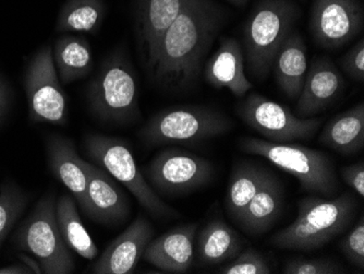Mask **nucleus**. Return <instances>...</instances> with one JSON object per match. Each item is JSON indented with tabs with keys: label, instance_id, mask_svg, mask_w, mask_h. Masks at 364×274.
<instances>
[{
	"label": "nucleus",
	"instance_id": "nucleus-1",
	"mask_svg": "<svg viewBox=\"0 0 364 274\" xmlns=\"http://www.w3.org/2000/svg\"><path fill=\"white\" fill-rule=\"evenodd\" d=\"M225 21V11L215 0H189L159 43L150 71L156 85L171 92L193 87Z\"/></svg>",
	"mask_w": 364,
	"mask_h": 274
},
{
	"label": "nucleus",
	"instance_id": "nucleus-2",
	"mask_svg": "<svg viewBox=\"0 0 364 274\" xmlns=\"http://www.w3.org/2000/svg\"><path fill=\"white\" fill-rule=\"evenodd\" d=\"M355 198L343 192L334 199L306 197L298 204L296 220L269 238L272 246L290 251L321 248L348 228L355 216Z\"/></svg>",
	"mask_w": 364,
	"mask_h": 274
},
{
	"label": "nucleus",
	"instance_id": "nucleus-3",
	"mask_svg": "<svg viewBox=\"0 0 364 274\" xmlns=\"http://www.w3.org/2000/svg\"><path fill=\"white\" fill-rule=\"evenodd\" d=\"M87 103L100 122L124 125L140 116L136 73L124 51L106 57L87 87Z\"/></svg>",
	"mask_w": 364,
	"mask_h": 274
},
{
	"label": "nucleus",
	"instance_id": "nucleus-4",
	"mask_svg": "<svg viewBox=\"0 0 364 274\" xmlns=\"http://www.w3.org/2000/svg\"><path fill=\"white\" fill-rule=\"evenodd\" d=\"M239 147L245 153L269 159L278 169L296 177L301 189L332 198L338 191L334 163L326 153L296 143H278L257 138H242Z\"/></svg>",
	"mask_w": 364,
	"mask_h": 274
},
{
	"label": "nucleus",
	"instance_id": "nucleus-5",
	"mask_svg": "<svg viewBox=\"0 0 364 274\" xmlns=\"http://www.w3.org/2000/svg\"><path fill=\"white\" fill-rule=\"evenodd\" d=\"M298 7L290 0H262L243 28L247 70L255 79H267L276 55L291 33Z\"/></svg>",
	"mask_w": 364,
	"mask_h": 274
},
{
	"label": "nucleus",
	"instance_id": "nucleus-6",
	"mask_svg": "<svg viewBox=\"0 0 364 274\" xmlns=\"http://www.w3.org/2000/svg\"><path fill=\"white\" fill-rule=\"evenodd\" d=\"M83 143L85 154L92 163L122 184L153 218H169L179 216L175 209L164 202L149 185L126 140L105 135L87 134Z\"/></svg>",
	"mask_w": 364,
	"mask_h": 274
},
{
	"label": "nucleus",
	"instance_id": "nucleus-7",
	"mask_svg": "<svg viewBox=\"0 0 364 274\" xmlns=\"http://www.w3.org/2000/svg\"><path fill=\"white\" fill-rule=\"evenodd\" d=\"M14 246L38 259L42 273L69 274L75 271L70 248L61 236L56 218L54 194L38 200L30 216L12 237Z\"/></svg>",
	"mask_w": 364,
	"mask_h": 274
},
{
	"label": "nucleus",
	"instance_id": "nucleus-8",
	"mask_svg": "<svg viewBox=\"0 0 364 274\" xmlns=\"http://www.w3.org/2000/svg\"><path fill=\"white\" fill-rule=\"evenodd\" d=\"M232 128L225 114L206 106H180L161 110L141 129L149 147L171 143H196L222 136Z\"/></svg>",
	"mask_w": 364,
	"mask_h": 274
},
{
	"label": "nucleus",
	"instance_id": "nucleus-9",
	"mask_svg": "<svg viewBox=\"0 0 364 274\" xmlns=\"http://www.w3.org/2000/svg\"><path fill=\"white\" fill-rule=\"evenodd\" d=\"M143 176L157 195H186L212 179L214 167L208 159L178 148L164 149L142 169Z\"/></svg>",
	"mask_w": 364,
	"mask_h": 274
},
{
	"label": "nucleus",
	"instance_id": "nucleus-10",
	"mask_svg": "<svg viewBox=\"0 0 364 274\" xmlns=\"http://www.w3.org/2000/svg\"><path fill=\"white\" fill-rule=\"evenodd\" d=\"M28 115L36 124L63 126L68 122V101L53 58V47H42L32 57L24 75Z\"/></svg>",
	"mask_w": 364,
	"mask_h": 274
},
{
	"label": "nucleus",
	"instance_id": "nucleus-11",
	"mask_svg": "<svg viewBox=\"0 0 364 274\" xmlns=\"http://www.w3.org/2000/svg\"><path fill=\"white\" fill-rule=\"evenodd\" d=\"M237 112L245 124L272 142L310 140L322 125L321 118L296 117L289 108L257 93L249 94Z\"/></svg>",
	"mask_w": 364,
	"mask_h": 274
},
{
	"label": "nucleus",
	"instance_id": "nucleus-12",
	"mask_svg": "<svg viewBox=\"0 0 364 274\" xmlns=\"http://www.w3.org/2000/svg\"><path fill=\"white\" fill-rule=\"evenodd\" d=\"M363 10L359 0H314L311 9L313 40L326 50H336L361 32Z\"/></svg>",
	"mask_w": 364,
	"mask_h": 274
},
{
	"label": "nucleus",
	"instance_id": "nucleus-13",
	"mask_svg": "<svg viewBox=\"0 0 364 274\" xmlns=\"http://www.w3.org/2000/svg\"><path fill=\"white\" fill-rule=\"evenodd\" d=\"M189 0H136L134 26L139 52L150 73L159 43Z\"/></svg>",
	"mask_w": 364,
	"mask_h": 274
},
{
	"label": "nucleus",
	"instance_id": "nucleus-14",
	"mask_svg": "<svg viewBox=\"0 0 364 274\" xmlns=\"http://www.w3.org/2000/svg\"><path fill=\"white\" fill-rule=\"evenodd\" d=\"M87 196L83 214L106 226L122 224L130 214V204L116 179L93 163L85 161Z\"/></svg>",
	"mask_w": 364,
	"mask_h": 274
},
{
	"label": "nucleus",
	"instance_id": "nucleus-15",
	"mask_svg": "<svg viewBox=\"0 0 364 274\" xmlns=\"http://www.w3.org/2000/svg\"><path fill=\"white\" fill-rule=\"evenodd\" d=\"M154 236L150 221L142 214L110 243L89 269L95 274H128L136 269L145 248Z\"/></svg>",
	"mask_w": 364,
	"mask_h": 274
},
{
	"label": "nucleus",
	"instance_id": "nucleus-16",
	"mask_svg": "<svg viewBox=\"0 0 364 274\" xmlns=\"http://www.w3.org/2000/svg\"><path fill=\"white\" fill-rule=\"evenodd\" d=\"M343 88V75L332 61L328 58L313 61L296 99L294 115L302 120L314 117L337 99Z\"/></svg>",
	"mask_w": 364,
	"mask_h": 274
},
{
	"label": "nucleus",
	"instance_id": "nucleus-17",
	"mask_svg": "<svg viewBox=\"0 0 364 274\" xmlns=\"http://www.w3.org/2000/svg\"><path fill=\"white\" fill-rule=\"evenodd\" d=\"M196 230L198 224L180 225L153 238L143 253V259L161 271L187 272L193 263Z\"/></svg>",
	"mask_w": 364,
	"mask_h": 274
},
{
	"label": "nucleus",
	"instance_id": "nucleus-18",
	"mask_svg": "<svg viewBox=\"0 0 364 274\" xmlns=\"http://www.w3.org/2000/svg\"><path fill=\"white\" fill-rule=\"evenodd\" d=\"M46 151L50 171L69 190L83 211L87 187L85 159L79 157L73 141L63 136L49 137Z\"/></svg>",
	"mask_w": 364,
	"mask_h": 274
},
{
	"label": "nucleus",
	"instance_id": "nucleus-19",
	"mask_svg": "<svg viewBox=\"0 0 364 274\" xmlns=\"http://www.w3.org/2000/svg\"><path fill=\"white\" fill-rule=\"evenodd\" d=\"M245 56L238 41L223 38L220 48L206 63L204 75L215 89H228L237 98H242L252 89L245 70Z\"/></svg>",
	"mask_w": 364,
	"mask_h": 274
},
{
	"label": "nucleus",
	"instance_id": "nucleus-20",
	"mask_svg": "<svg viewBox=\"0 0 364 274\" xmlns=\"http://www.w3.org/2000/svg\"><path fill=\"white\" fill-rule=\"evenodd\" d=\"M282 204L283 191L279 181L269 173L250 204H247L239 226L250 236L267 233L277 221Z\"/></svg>",
	"mask_w": 364,
	"mask_h": 274
},
{
	"label": "nucleus",
	"instance_id": "nucleus-21",
	"mask_svg": "<svg viewBox=\"0 0 364 274\" xmlns=\"http://www.w3.org/2000/svg\"><path fill=\"white\" fill-rule=\"evenodd\" d=\"M323 146L346 157L364 148V106L357 104L350 110L335 116L318 137Z\"/></svg>",
	"mask_w": 364,
	"mask_h": 274
},
{
	"label": "nucleus",
	"instance_id": "nucleus-22",
	"mask_svg": "<svg viewBox=\"0 0 364 274\" xmlns=\"http://www.w3.org/2000/svg\"><path fill=\"white\" fill-rule=\"evenodd\" d=\"M273 66L280 89L289 99H298L308 71L306 47L300 34L290 33L280 46Z\"/></svg>",
	"mask_w": 364,
	"mask_h": 274
},
{
	"label": "nucleus",
	"instance_id": "nucleus-23",
	"mask_svg": "<svg viewBox=\"0 0 364 274\" xmlns=\"http://www.w3.org/2000/svg\"><path fill=\"white\" fill-rule=\"evenodd\" d=\"M53 58L59 80L65 85L83 79L93 69L91 46L81 36H60L53 48Z\"/></svg>",
	"mask_w": 364,
	"mask_h": 274
},
{
	"label": "nucleus",
	"instance_id": "nucleus-24",
	"mask_svg": "<svg viewBox=\"0 0 364 274\" xmlns=\"http://www.w3.org/2000/svg\"><path fill=\"white\" fill-rule=\"evenodd\" d=\"M269 172L253 163H241L232 169L227 190L226 206L229 218L240 224L247 204H250Z\"/></svg>",
	"mask_w": 364,
	"mask_h": 274
},
{
	"label": "nucleus",
	"instance_id": "nucleus-25",
	"mask_svg": "<svg viewBox=\"0 0 364 274\" xmlns=\"http://www.w3.org/2000/svg\"><path fill=\"white\" fill-rule=\"evenodd\" d=\"M56 218L67 246L87 260H94L98 255L97 246L82 223L73 195H63L57 200Z\"/></svg>",
	"mask_w": 364,
	"mask_h": 274
},
{
	"label": "nucleus",
	"instance_id": "nucleus-26",
	"mask_svg": "<svg viewBox=\"0 0 364 274\" xmlns=\"http://www.w3.org/2000/svg\"><path fill=\"white\" fill-rule=\"evenodd\" d=\"M106 14L104 0H67L60 8L55 30L57 33L95 34L103 24Z\"/></svg>",
	"mask_w": 364,
	"mask_h": 274
},
{
	"label": "nucleus",
	"instance_id": "nucleus-27",
	"mask_svg": "<svg viewBox=\"0 0 364 274\" xmlns=\"http://www.w3.org/2000/svg\"><path fill=\"white\" fill-rule=\"evenodd\" d=\"M240 248V237L222 220L208 223L198 234V257L206 265H218L228 260Z\"/></svg>",
	"mask_w": 364,
	"mask_h": 274
},
{
	"label": "nucleus",
	"instance_id": "nucleus-28",
	"mask_svg": "<svg viewBox=\"0 0 364 274\" xmlns=\"http://www.w3.org/2000/svg\"><path fill=\"white\" fill-rule=\"evenodd\" d=\"M26 192L11 181L0 185V249L28 206Z\"/></svg>",
	"mask_w": 364,
	"mask_h": 274
},
{
	"label": "nucleus",
	"instance_id": "nucleus-29",
	"mask_svg": "<svg viewBox=\"0 0 364 274\" xmlns=\"http://www.w3.org/2000/svg\"><path fill=\"white\" fill-rule=\"evenodd\" d=\"M224 274H269L271 268L259 251L247 248L232 263L220 270Z\"/></svg>",
	"mask_w": 364,
	"mask_h": 274
},
{
	"label": "nucleus",
	"instance_id": "nucleus-30",
	"mask_svg": "<svg viewBox=\"0 0 364 274\" xmlns=\"http://www.w3.org/2000/svg\"><path fill=\"white\" fill-rule=\"evenodd\" d=\"M287 274H338L345 273L336 263L326 259H294L284 267Z\"/></svg>",
	"mask_w": 364,
	"mask_h": 274
},
{
	"label": "nucleus",
	"instance_id": "nucleus-31",
	"mask_svg": "<svg viewBox=\"0 0 364 274\" xmlns=\"http://www.w3.org/2000/svg\"><path fill=\"white\" fill-rule=\"evenodd\" d=\"M341 249L345 257L355 267L364 268V221L363 216L355 228L341 241Z\"/></svg>",
	"mask_w": 364,
	"mask_h": 274
},
{
	"label": "nucleus",
	"instance_id": "nucleus-32",
	"mask_svg": "<svg viewBox=\"0 0 364 274\" xmlns=\"http://www.w3.org/2000/svg\"><path fill=\"white\" fill-rule=\"evenodd\" d=\"M341 69L351 79L363 83L364 80V40L361 38L347 54L339 60Z\"/></svg>",
	"mask_w": 364,
	"mask_h": 274
},
{
	"label": "nucleus",
	"instance_id": "nucleus-33",
	"mask_svg": "<svg viewBox=\"0 0 364 274\" xmlns=\"http://www.w3.org/2000/svg\"><path fill=\"white\" fill-rule=\"evenodd\" d=\"M341 177L349 187L353 188L360 197L364 196V164L363 161L348 165L341 169Z\"/></svg>",
	"mask_w": 364,
	"mask_h": 274
},
{
	"label": "nucleus",
	"instance_id": "nucleus-34",
	"mask_svg": "<svg viewBox=\"0 0 364 274\" xmlns=\"http://www.w3.org/2000/svg\"><path fill=\"white\" fill-rule=\"evenodd\" d=\"M10 89L7 83L3 78L0 77V122H3L4 117L7 114L10 105Z\"/></svg>",
	"mask_w": 364,
	"mask_h": 274
},
{
	"label": "nucleus",
	"instance_id": "nucleus-35",
	"mask_svg": "<svg viewBox=\"0 0 364 274\" xmlns=\"http://www.w3.org/2000/svg\"><path fill=\"white\" fill-rule=\"evenodd\" d=\"M33 273L32 270L24 265V263H18V265H8V267L0 268V274H30Z\"/></svg>",
	"mask_w": 364,
	"mask_h": 274
},
{
	"label": "nucleus",
	"instance_id": "nucleus-36",
	"mask_svg": "<svg viewBox=\"0 0 364 274\" xmlns=\"http://www.w3.org/2000/svg\"><path fill=\"white\" fill-rule=\"evenodd\" d=\"M20 260H21L22 263L28 265L31 270H32L33 273L40 274L42 273V270H41L40 263L38 261L34 260L32 257L26 255V253H20L19 255Z\"/></svg>",
	"mask_w": 364,
	"mask_h": 274
},
{
	"label": "nucleus",
	"instance_id": "nucleus-37",
	"mask_svg": "<svg viewBox=\"0 0 364 274\" xmlns=\"http://www.w3.org/2000/svg\"><path fill=\"white\" fill-rule=\"evenodd\" d=\"M227 1L232 4V5L237 6V7H243L249 0H227Z\"/></svg>",
	"mask_w": 364,
	"mask_h": 274
}]
</instances>
